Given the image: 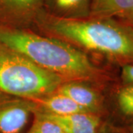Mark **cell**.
I'll list each match as a JSON object with an SVG mask.
<instances>
[{"label":"cell","mask_w":133,"mask_h":133,"mask_svg":"<svg viewBox=\"0 0 133 133\" xmlns=\"http://www.w3.org/2000/svg\"><path fill=\"white\" fill-rule=\"evenodd\" d=\"M86 82L64 81L58 87L56 92L67 96L87 112L98 114L103 106L102 97L98 91Z\"/></svg>","instance_id":"cell-6"},{"label":"cell","mask_w":133,"mask_h":133,"mask_svg":"<svg viewBox=\"0 0 133 133\" xmlns=\"http://www.w3.org/2000/svg\"><path fill=\"white\" fill-rule=\"evenodd\" d=\"M64 81L0 43V92L33 100L56 92Z\"/></svg>","instance_id":"cell-3"},{"label":"cell","mask_w":133,"mask_h":133,"mask_svg":"<svg viewBox=\"0 0 133 133\" xmlns=\"http://www.w3.org/2000/svg\"><path fill=\"white\" fill-rule=\"evenodd\" d=\"M33 124L24 133H65L56 122L38 112H33Z\"/></svg>","instance_id":"cell-11"},{"label":"cell","mask_w":133,"mask_h":133,"mask_svg":"<svg viewBox=\"0 0 133 133\" xmlns=\"http://www.w3.org/2000/svg\"><path fill=\"white\" fill-rule=\"evenodd\" d=\"M31 101L36 104V110L44 113L66 115L80 112H89L67 96L57 92Z\"/></svg>","instance_id":"cell-9"},{"label":"cell","mask_w":133,"mask_h":133,"mask_svg":"<svg viewBox=\"0 0 133 133\" xmlns=\"http://www.w3.org/2000/svg\"><path fill=\"white\" fill-rule=\"evenodd\" d=\"M0 43L65 81H95L100 76L83 50L59 38L28 29L0 26Z\"/></svg>","instance_id":"cell-1"},{"label":"cell","mask_w":133,"mask_h":133,"mask_svg":"<svg viewBox=\"0 0 133 133\" xmlns=\"http://www.w3.org/2000/svg\"><path fill=\"white\" fill-rule=\"evenodd\" d=\"M43 9V0H0V26L28 29Z\"/></svg>","instance_id":"cell-5"},{"label":"cell","mask_w":133,"mask_h":133,"mask_svg":"<svg viewBox=\"0 0 133 133\" xmlns=\"http://www.w3.org/2000/svg\"><path fill=\"white\" fill-rule=\"evenodd\" d=\"M92 0H43L44 10L49 14L62 19L90 17Z\"/></svg>","instance_id":"cell-8"},{"label":"cell","mask_w":133,"mask_h":133,"mask_svg":"<svg viewBox=\"0 0 133 133\" xmlns=\"http://www.w3.org/2000/svg\"><path fill=\"white\" fill-rule=\"evenodd\" d=\"M34 24L44 34L80 50L99 53L117 61L133 62V38L130 30L112 19L91 16L62 19L43 9Z\"/></svg>","instance_id":"cell-2"},{"label":"cell","mask_w":133,"mask_h":133,"mask_svg":"<svg viewBox=\"0 0 133 133\" xmlns=\"http://www.w3.org/2000/svg\"><path fill=\"white\" fill-rule=\"evenodd\" d=\"M132 131H133V128H132Z\"/></svg>","instance_id":"cell-15"},{"label":"cell","mask_w":133,"mask_h":133,"mask_svg":"<svg viewBox=\"0 0 133 133\" xmlns=\"http://www.w3.org/2000/svg\"><path fill=\"white\" fill-rule=\"evenodd\" d=\"M35 111L33 101L0 92V133H22Z\"/></svg>","instance_id":"cell-4"},{"label":"cell","mask_w":133,"mask_h":133,"mask_svg":"<svg viewBox=\"0 0 133 133\" xmlns=\"http://www.w3.org/2000/svg\"><path fill=\"white\" fill-rule=\"evenodd\" d=\"M42 113L56 122L65 133H102L104 129L101 119L95 113L80 112L66 115Z\"/></svg>","instance_id":"cell-7"},{"label":"cell","mask_w":133,"mask_h":133,"mask_svg":"<svg viewBox=\"0 0 133 133\" xmlns=\"http://www.w3.org/2000/svg\"><path fill=\"white\" fill-rule=\"evenodd\" d=\"M130 30V32H131V34H132V38H133V27L132 28H130L129 29Z\"/></svg>","instance_id":"cell-14"},{"label":"cell","mask_w":133,"mask_h":133,"mask_svg":"<svg viewBox=\"0 0 133 133\" xmlns=\"http://www.w3.org/2000/svg\"><path fill=\"white\" fill-rule=\"evenodd\" d=\"M90 16L133 21V0H92Z\"/></svg>","instance_id":"cell-10"},{"label":"cell","mask_w":133,"mask_h":133,"mask_svg":"<svg viewBox=\"0 0 133 133\" xmlns=\"http://www.w3.org/2000/svg\"><path fill=\"white\" fill-rule=\"evenodd\" d=\"M117 102L121 112L127 116H133V83L121 89L117 95Z\"/></svg>","instance_id":"cell-12"},{"label":"cell","mask_w":133,"mask_h":133,"mask_svg":"<svg viewBox=\"0 0 133 133\" xmlns=\"http://www.w3.org/2000/svg\"><path fill=\"white\" fill-rule=\"evenodd\" d=\"M121 78L126 84L133 83V64H126L123 66Z\"/></svg>","instance_id":"cell-13"}]
</instances>
